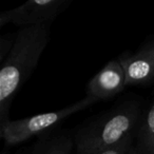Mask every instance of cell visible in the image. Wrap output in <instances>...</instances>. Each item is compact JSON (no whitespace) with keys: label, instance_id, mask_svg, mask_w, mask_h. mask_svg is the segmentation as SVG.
<instances>
[{"label":"cell","instance_id":"6da1fadb","mask_svg":"<svg viewBox=\"0 0 154 154\" xmlns=\"http://www.w3.org/2000/svg\"><path fill=\"white\" fill-rule=\"evenodd\" d=\"M145 109L139 99L129 98L95 116L75 133L76 154H98L128 137H137Z\"/></svg>","mask_w":154,"mask_h":154},{"label":"cell","instance_id":"7a4b0ae2","mask_svg":"<svg viewBox=\"0 0 154 154\" xmlns=\"http://www.w3.org/2000/svg\"><path fill=\"white\" fill-rule=\"evenodd\" d=\"M51 39L50 26L20 29L11 52L1 62L0 71V124L10 120L13 98L28 80Z\"/></svg>","mask_w":154,"mask_h":154},{"label":"cell","instance_id":"3957f363","mask_svg":"<svg viewBox=\"0 0 154 154\" xmlns=\"http://www.w3.org/2000/svg\"><path fill=\"white\" fill-rule=\"evenodd\" d=\"M95 101L85 96L74 103L55 111L40 113L16 120H7L0 124V137L5 145L15 146L30 138L42 135L57 128L73 114L78 113L86 108L94 105Z\"/></svg>","mask_w":154,"mask_h":154},{"label":"cell","instance_id":"277c9868","mask_svg":"<svg viewBox=\"0 0 154 154\" xmlns=\"http://www.w3.org/2000/svg\"><path fill=\"white\" fill-rule=\"evenodd\" d=\"M70 2L68 0H30L24 5L0 14V28L12 23L20 29L51 26Z\"/></svg>","mask_w":154,"mask_h":154},{"label":"cell","instance_id":"5b68a950","mask_svg":"<svg viewBox=\"0 0 154 154\" xmlns=\"http://www.w3.org/2000/svg\"><path fill=\"white\" fill-rule=\"evenodd\" d=\"M128 86L126 73L120 60H110L90 79L86 96L97 101L108 100L120 94Z\"/></svg>","mask_w":154,"mask_h":154},{"label":"cell","instance_id":"8992f818","mask_svg":"<svg viewBox=\"0 0 154 154\" xmlns=\"http://www.w3.org/2000/svg\"><path fill=\"white\" fill-rule=\"evenodd\" d=\"M118 59L126 73L128 86L148 87L154 82V38L143 43L134 53L124 52Z\"/></svg>","mask_w":154,"mask_h":154},{"label":"cell","instance_id":"52a82bcc","mask_svg":"<svg viewBox=\"0 0 154 154\" xmlns=\"http://www.w3.org/2000/svg\"><path fill=\"white\" fill-rule=\"evenodd\" d=\"M74 139L66 134L43 137L35 143L29 154H72Z\"/></svg>","mask_w":154,"mask_h":154},{"label":"cell","instance_id":"ba28073f","mask_svg":"<svg viewBox=\"0 0 154 154\" xmlns=\"http://www.w3.org/2000/svg\"><path fill=\"white\" fill-rule=\"evenodd\" d=\"M136 146L141 154H154V97L143 112Z\"/></svg>","mask_w":154,"mask_h":154},{"label":"cell","instance_id":"9c48e42d","mask_svg":"<svg viewBox=\"0 0 154 154\" xmlns=\"http://www.w3.org/2000/svg\"><path fill=\"white\" fill-rule=\"evenodd\" d=\"M136 136H131L122 140L117 146L108 149L106 151H103L98 154H131L132 149L136 145Z\"/></svg>","mask_w":154,"mask_h":154},{"label":"cell","instance_id":"30bf717a","mask_svg":"<svg viewBox=\"0 0 154 154\" xmlns=\"http://www.w3.org/2000/svg\"><path fill=\"white\" fill-rule=\"evenodd\" d=\"M16 38L15 35H2L0 38V61L2 62L7 58L14 45Z\"/></svg>","mask_w":154,"mask_h":154},{"label":"cell","instance_id":"8fae6325","mask_svg":"<svg viewBox=\"0 0 154 154\" xmlns=\"http://www.w3.org/2000/svg\"><path fill=\"white\" fill-rule=\"evenodd\" d=\"M131 154H141L140 151H139V149H138V147H137L136 145H135V147L132 149V151H131Z\"/></svg>","mask_w":154,"mask_h":154}]
</instances>
